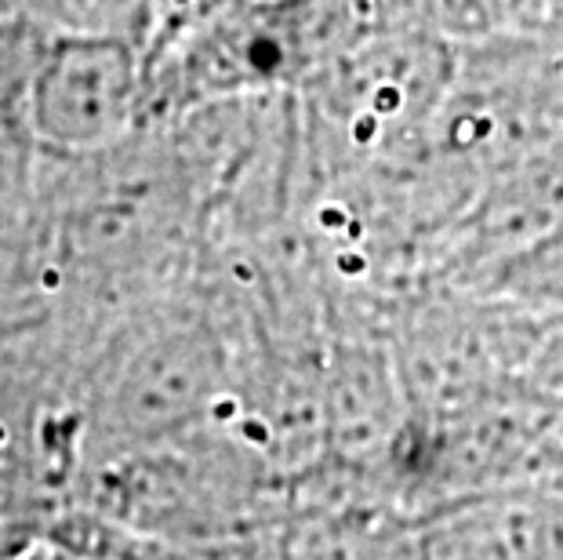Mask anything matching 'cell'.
Returning <instances> with one entry per match:
<instances>
[{
    "label": "cell",
    "instance_id": "3",
    "mask_svg": "<svg viewBox=\"0 0 563 560\" xmlns=\"http://www.w3.org/2000/svg\"><path fill=\"white\" fill-rule=\"evenodd\" d=\"M33 19L55 33H99L139 37L146 30L153 0H19Z\"/></svg>",
    "mask_w": 563,
    "mask_h": 560
},
{
    "label": "cell",
    "instance_id": "1",
    "mask_svg": "<svg viewBox=\"0 0 563 560\" xmlns=\"http://www.w3.org/2000/svg\"><path fill=\"white\" fill-rule=\"evenodd\" d=\"M342 0H211L178 30L164 74L175 102L269 88L317 63Z\"/></svg>",
    "mask_w": 563,
    "mask_h": 560
},
{
    "label": "cell",
    "instance_id": "2",
    "mask_svg": "<svg viewBox=\"0 0 563 560\" xmlns=\"http://www.w3.org/2000/svg\"><path fill=\"white\" fill-rule=\"evenodd\" d=\"M142 102V74L124 37L55 33L30 80V124L63 150L117 139Z\"/></svg>",
    "mask_w": 563,
    "mask_h": 560
}]
</instances>
